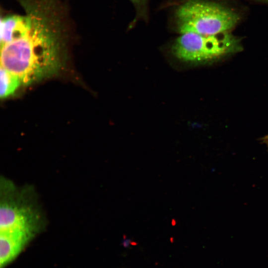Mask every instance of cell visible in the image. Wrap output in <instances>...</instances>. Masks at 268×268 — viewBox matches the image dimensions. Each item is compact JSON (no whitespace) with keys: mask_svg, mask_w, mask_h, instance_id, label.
I'll return each mask as SVG.
<instances>
[{"mask_svg":"<svg viewBox=\"0 0 268 268\" xmlns=\"http://www.w3.org/2000/svg\"><path fill=\"white\" fill-rule=\"evenodd\" d=\"M23 9L1 19L0 63L28 84L59 70L73 31L68 11L56 2L34 0Z\"/></svg>","mask_w":268,"mask_h":268,"instance_id":"cell-1","label":"cell"},{"mask_svg":"<svg viewBox=\"0 0 268 268\" xmlns=\"http://www.w3.org/2000/svg\"><path fill=\"white\" fill-rule=\"evenodd\" d=\"M0 231L28 230L36 233L44 219L31 186L17 187L10 180L1 177Z\"/></svg>","mask_w":268,"mask_h":268,"instance_id":"cell-2","label":"cell"},{"mask_svg":"<svg viewBox=\"0 0 268 268\" xmlns=\"http://www.w3.org/2000/svg\"><path fill=\"white\" fill-rule=\"evenodd\" d=\"M240 16L233 9L205 0H189L176 11V27L180 33L215 35L228 32L238 23Z\"/></svg>","mask_w":268,"mask_h":268,"instance_id":"cell-3","label":"cell"},{"mask_svg":"<svg viewBox=\"0 0 268 268\" xmlns=\"http://www.w3.org/2000/svg\"><path fill=\"white\" fill-rule=\"evenodd\" d=\"M240 40L230 32L215 35L182 34L172 46L173 54L186 62H200L218 58L241 49Z\"/></svg>","mask_w":268,"mask_h":268,"instance_id":"cell-4","label":"cell"},{"mask_svg":"<svg viewBox=\"0 0 268 268\" xmlns=\"http://www.w3.org/2000/svg\"><path fill=\"white\" fill-rule=\"evenodd\" d=\"M35 234L31 231L19 229L0 231V268L14 260Z\"/></svg>","mask_w":268,"mask_h":268,"instance_id":"cell-5","label":"cell"},{"mask_svg":"<svg viewBox=\"0 0 268 268\" xmlns=\"http://www.w3.org/2000/svg\"><path fill=\"white\" fill-rule=\"evenodd\" d=\"M1 98H4L13 93L21 83L20 79L0 66Z\"/></svg>","mask_w":268,"mask_h":268,"instance_id":"cell-6","label":"cell"},{"mask_svg":"<svg viewBox=\"0 0 268 268\" xmlns=\"http://www.w3.org/2000/svg\"><path fill=\"white\" fill-rule=\"evenodd\" d=\"M134 4L139 16H145L147 0H130Z\"/></svg>","mask_w":268,"mask_h":268,"instance_id":"cell-7","label":"cell"},{"mask_svg":"<svg viewBox=\"0 0 268 268\" xmlns=\"http://www.w3.org/2000/svg\"><path fill=\"white\" fill-rule=\"evenodd\" d=\"M254 0L268 3V0Z\"/></svg>","mask_w":268,"mask_h":268,"instance_id":"cell-8","label":"cell"},{"mask_svg":"<svg viewBox=\"0 0 268 268\" xmlns=\"http://www.w3.org/2000/svg\"><path fill=\"white\" fill-rule=\"evenodd\" d=\"M266 139H268V135L266 137Z\"/></svg>","mask_w":268,"mask_h":268,"instance_id":"cell-9","label":"cell"}]
</instances>
